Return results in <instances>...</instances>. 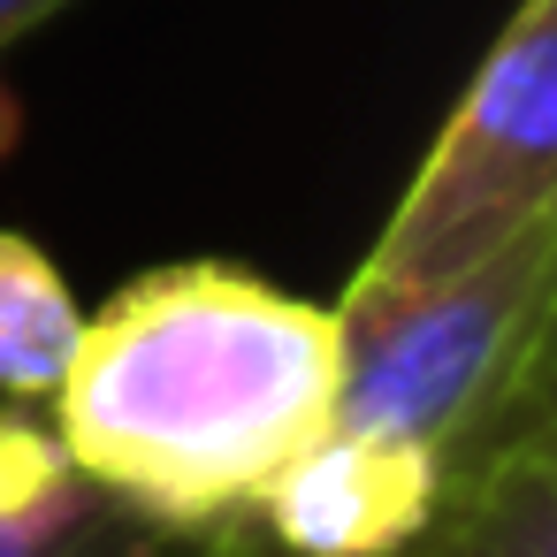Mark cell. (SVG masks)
<instances>
[{
	"mask_svg": "<svg viewBox=\"0 0 557 557\" xmlns=\"http://www.w3.org/2000/svg\"><path fill=\"white\" fill-rule=\"evenodd\" d=\"M557 207V0H519L344 283V313L428 290Z\"/></svg>",
	"mask_w": 557,
	"mask_h": 557,
	"instance_id": "obj_3",
	"label": "cell"
},
{
	"mask_svg": "<svg viewBox=\"0 0 557 557\" xmlns=\"http://www.w3.org/2000/svg\"><path fill=\"white\" fill-rule=\"evenodd\" d=\"M85 473L70 466V450L54 443V428L24 420L16 405H0V519H32L54 496H70Z\"/></svg>",
	"mask_w": 557,
	"mask_h": 557,
	"instance_id": "obj_6",
	"label": "cell"
},
{
	"mask_svg": "<svg viewBox=\"0 0 557 557\" xmlns=\"http://www.w3.org/2000/svg\"><path fill=\"white\" fill-rule=\"evenodd\" d=\"M0 557H169V542L138 511L77 481L32 519H0Z\"/></svg>",
	"mask_w": 557,
	"mask_h": 557,
	"instance_id": "obj_5",
	"label": "cell"
},
{
	"mask_svg": "<svg viewBox=\"0 0 557 557\" xmlns=\"http://www.w3.org/2000/svg\"><path fill=\"white\" fill-rule=\"evenodd\" d=\"M70 9V0H0V54H9L24 32H39L47 16H62Z\"/></svg>",
	"mask_w": 557,
	"mask_h": 557,
	"instance_id": "obj_7",
	"label": "cell"
},
{
	"mask_svg": "<svg viewBox=\"0 0 557 557\" xmlns=\"http://www.w3.org/2000/svg\"><path fill=\"white\" fill-rule=\"evenodd\" d=\"M9 146H16V100L0 92V153H9Z\"/></svg>",
	"mask_w": 557,
	"mask_h": 557,
	"instance_id": "obj_8",
	"label": "cell"
},
{
	"mask_svg": "<svg viewBox=\"0 0 557 557\" xmlns=\"http://www.w3.org/2000/svg\"><path fill=\"white\" fill-rule=\"evenodd\" d=\"M344 397L336 306L230 260H176L85 313L54 382V443L169 549L230 534L329 435Z\"/></svg>",
	"mask_w": 557,
	"mask_h": 557,
	"instance_id": "obj_1",
	"label": "cell"
},
{
	"mask_svg": "<svg viewBox=\"0 0 557 557\" xmlns=\"http://www.w3.org/2000/svg\"><path fill=\"white\" fill-rule=\"evenodd\" d=\"M542 420L557 428V359H549V397H542Z\"/></svg>",
	"mask_w": 557,
	"mask_h": 557,
	"instance_id": "obj_9",
	"label": "cell"
},
{
	"mask_svg": "<svg viewBox=\"0 0 557 557\" xmlns=\"http://www.w3.org/2000/svg\"><path fill=\"white\" fill-rule=\"evenodd\" d=\"M77 329H85V313L62 283V268L24 230H0V397L47 405L77 351Z\"/></svg>",
	"mask_w": 557,
	"mask_h": 557,
	"instance_id": "obj_4",
	"label": "cell"
},
{
	"mask_svg": "<svg viewBox=\"0 0 557 557\" xmlns=\"http://www.w3.org/2000/svg\"><path fill=\"white\" fill-rule=\"evenodd\" d=\"M336 420L428 450L458 488L542 428L557 359V207L458 275L344 313Z\"/></svg>",
	"mask_w": 557,
	"mask_h": 557,
	"instance_id": "obj_2",
	"label": "cell"
}]
</instances>
